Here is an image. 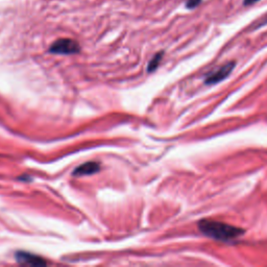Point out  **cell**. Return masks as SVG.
Instances as JSON below:
<instances>
[{
  "label": "cell",
  "mask_w": 267,
  "mask_h": 267,
  "mask_svg": "<svg viewBox=\"0 0 267 267\" xmlns=\"http://www.w3.org/2000/svg\"><path fill=\"white\" fill-rule=\"evenodd\" d=\"M16 259L18 262L20 263H27L30 265H36V266H40V265H46V261H44L42 258L26 253V252H19L16 254Z\"/></svg>",
  "instance_id": "5"
},
{
  "label": "cell",
  "mask_w": 267,
  "mask_h": 267,
  "mask_svg": "<svg viewBox=\"0 0 267 267\" xmlns=\"http://www.w3.org/2000/svg\"><path fill=\"white\" fill-rule=\"evenodd\" d=\"M101 169L100 163L96 162H87L78 168H76V171L74 172V176H90L93 174L99 173Z\"/></svg>",
  "instance_id": "4"
},
{
  "label": "cell",
  "mask_w": 267,
  "mask_h": 267,
  "mask_svg": "<svg viewBox=\"0 0 267 267\" xmlns=\"http://www.w3.org/2000/svg\"><path fill=\"white\" fill-rule=\"evenodd\" d=\"M163 55H164V53H159L153 58V60L149 64V71L150 72H153L158 68V66H159V64H160V62L163 58Z\"/></svg>",
  "instance_id": "6"
},
{
  "label": "cell",
  "mask_w": 267,
  "mask_h": 267,
  "mask_svg": "<svg viewBox=\"0 0 267 267\" xmlns=\"http://www.w3.org/2000/svg\"><path fill=\"white\" fill-rule=\"evenodd\" d=\"M235 65H236L235 62H229V63L225 64L224 66H222L221 68L216 69L215 71L212 72V74L207 76V78L205 80V84L206 85H215L217 83L224 81L231 75V72L235 68Z\"/></svg>",
  "instance_id": "3"
},
{
  "label": "cell",
  "mask_w": 267,
  "mask_h": 267,
  "mask_svg": "<svg viewBox=\"0 0 267 267\" xmlns=\"http://www.w3.org/2000/svg\"><path fill=\"white\" fill-rule=\"evenodd\" d=\"M202 2H203V0H188V2L186 3V8L189 9V10L196 9L201 5Z\"/></svg>",
  "instance_id": "7"
},
{
  "label": "cell",
  "mask_w": 267,
  "mask_h": 267,
  "mask_svg": "<svg viewBox=\"0 0 267 267\" xmlns=\"http://www.w3.org/2000/svg\"><path fill=\"white\" fill-rule=\"evenodd\" d=\"M258 2H260V0H245L244 4H245L246 7H248V6H252V5H254V4L258 3Z\"/></svg>",
  "instance_id": "8"
},
{
  "label": "cell",
  "mask_w": 267,
  "mask_h": 267,
  "mask_svg": "<svg viewBox=\"0 0 267 267\" xmlns=\"http://www.w3.org/2000/svg\"><path fill=\"white\" fill-rule=\"evenodd\" d=\"M200 231L208 237L220 241H232L245 234V230L225 223L203 220L199 223Z\"/></svg>",
  "instance_id": "1"
},
{
  "label": "cell",
  "mask_w": 267,
  "mask_h": 267,
  "mask_svg": "<svg viewBox=\"0 0 267 267\" xmlns=\"http://www.w3.org/2000/svg\"><path fill=\"white\" fill-rule=\"evenodd\" d=\"M81 46L78 42L71 39H60L50 48V53L56 55H75L80 53Z\"/></svg>",
  "instance_id": "2"
}]
</instances>
